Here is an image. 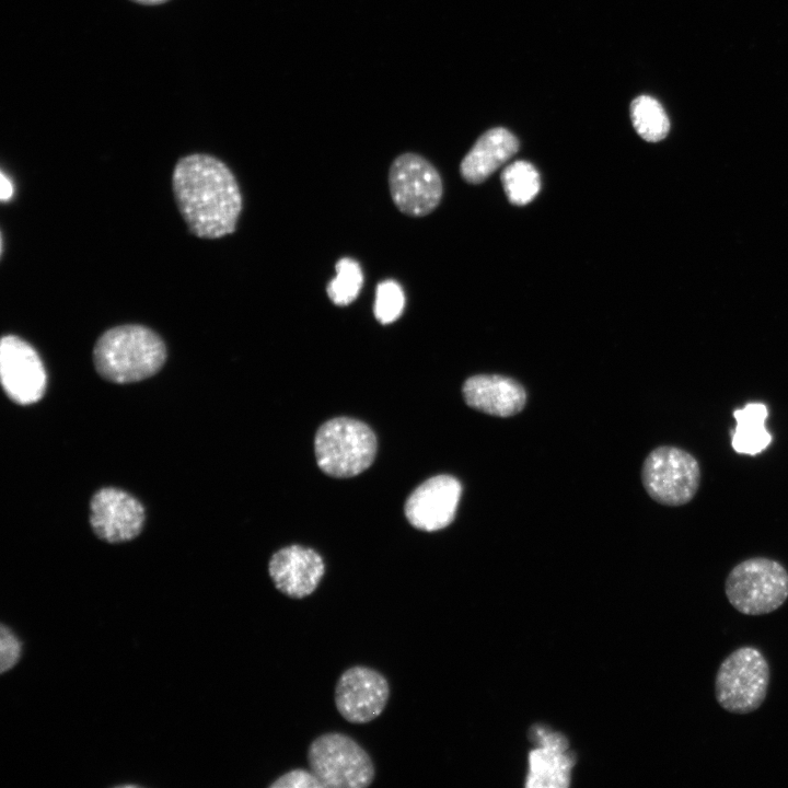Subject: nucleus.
Returning a JSON list of instances; mask_svg holds the SVG:
<instances>
[{
    "label": "nucleus",
    "instance_id": "5",
    "mask_svg": "<svg viewBox=\"0 0 788 788\" xmlns=\"http://www.w3.org/2000/svg\"><path fill=\"white\" fill-rule=\"evenodd\" d=\"M770 669L755 647L733 650L720 663L715 676V697L730 714L746 715L757 710L767 696Z\"/></svg>",
    "mask_w": 788,
    "mask_h": 788
},
{
    "label": "nucleus",
    "instance_id": "14",
    "mask_svg": "<svg viewBox=\"0 0 788 788\" xmlns=\"http://www.w3.org/2000/svg\"><path fill=\"white\" fill-rule=\"evenodd\" d=\"M268 572L277 590L289 598L303 599L316 590L325 564L316 551L294 544L270 557Z\"/></svg>",
    "mask_w": 788,
    "mask_h": 788
},
{
    "label": "nucleus",
    "instance_id": "4",
    "mask_svg": "<svg viewBox=\"0 0 788 788\" xmlns=\"http://www.w3.org/2000/svg\"><path fill=\"white\" fill-rule=\"evenodd\" d=\"M729 603L741 614L758 616L778 610L788 599V570L767 557L740 561L725 580Z\"/></svg>",
    "mask_w": 788,
    "mask_h": 788
},
{
    "label": "nucleus",
    "instance_id": "22",
    "mask_svg": "<svg viewBox=\"0 0 788 788\" xmlns=\"http://www.w3.org/2000/svg\"><path fill=\"white\" fill-rule=\"evenodd\" d=\"M270 788H323L324 785L312 770L297 768L278 777Z\"/></svg>",
    "mask_w": 788,
    "mask_h": 788
},
{
    "label": "nucleus",
    "instance_id": "23",
    "mask_svg": "<svg viewBox=\"0 0 788 788\" xmlns=\"http://www.w3.org/2000/svg\"><path fill=\"white\" fill-rule=\"evenodd\" d=\"M21 654V642L10 628L1 625L0 629V671L4 673L18 662Z\"/></svg>",
    "mask_w": 788,
    "mask_h": 788
},
{
    "label": "nucleus",
    "instance_id": "12",
    "mask_svg": "<svg viewBox=\"0 0 788 788\" xmlns=\"http://www.w3.org/2000/svg\"><path fill=\"white\" fill-rule=\"evenodd\" d=\"M462 485L451 475H437L420 484L405 502V514L416 529L434 532L455 518Z\"/></svg>",
    "mask_w": 788,
    "mask_h": 788
},
{
    "label": "nucleus",
    "instance_id": "25",
    "mask_svg": "<svg viewBox=\"0 0 788 788\" xmlns=\"http://www.w3.org/2000/svg\"><path fill=\"white\" fill-rule=\"evenodd\" d=\"M134 2L144 4V5H157L167 2L169 0H131Z\"/></svg>",
    "mask_w": 788,
    "mask_h": 788
},
{
    "label": "nucleus",
    "instance_id": "16",
    "mask_svg": "<svg viewBox=\"0 0 788 788\" xmlns=\"http://www.w3.org/2000/svg\"><path fill=\"white\" fill-rule=\"evenodd\" d=\"M518 149L519 141L509 130L501 127L489 129L462 160L461 175L467 183L479 184L507 163Z\"/></svg>",
    "mask_w": 788,
    "mask_h": 788
},
{
    "label": "nucleus",
    "instance_id": "1",
    "mask_svg": "<svg viewBox=\"0 0 788 788\" xmlns=\"http://www.w3.org/2000/svg\"><path fill=\"white\" fill-rule=\"evenodd\" d=\"M172 188L189 231L200 239H219L236 230L242 196L232 171L219 159L194 153L174 166Z\"/></svg>",
    "mask_w": 788,
    "mask_h": 788
},
{
    "label": "nucleus",
    "instance_id": "17",
    "mask_svg": "<svg viewBox=\"0 0 788 788\" xmlns=\"http://www.w3.org/2000/svg\"><path fill=\"white\" fill-rule=\"evenodd\" d=\"M735 428L731 437L733 450L740 454L756 455L772 442L765 427L768 409L763 403H748L733 412Z\"/></svg>",
    "mask_w": 788,
    "mask_h": 788
},
{
    "label": "nucleus",
    "instance_id": "18",
    "mask_svg": "<svg viewBox=\"0 0 788 788\" xmlns=\"http://www.w3.org/2000/svg\"><path fill=\"white\" fill-rule=\"evenodd\" d=\"M630 118L637 134L650 142L662 140L670 129L663 107L649 95H640L631 102Z\"/></svg>",
    "mask_w": 788,
    "mask_h": 788
},
{
    "label": "nucleus",
    "instance_id": "11",
    "mask_svg": "<svg viewBox=\"0 0 788 788\" xmlns=\"http://www.w3.org/2000/svg\"><path fill=\"white\" fill-rule=\"evenodd\" d=\"M146 519L144 508L134 496L114 487L97 490L90 501V523L95 535L108 543L138 536Z\"/></svg>",
    "mask_w": 788,
    "mask_h": 788
},
{
    "label": "nucleus",
    "instance_id": "21",
    "mask_svg": "<svg viewBox=\"0 0 788 788\" xmlns=\"http://www.w3.org/2000/svg\"><path fill=\"white\" fill-rule=\"evenodd\" d=\"M405 296L401 285L392 279L376 286L373 312L381 324L395 322L403 313Z\"/></svg>",
    "mask_w": 788,
    "mask_h": 788
},
{
    "label": "nucleus",
    "instance_id": "13",
    "mask_svg": "<svg viewBox=\"0 0 788 788\" xmlns=\"http://www.w3.org/2000/svg\"><path fill=\"white\" fill-rule=\"evenodd\" d=\"M536 745L529 754L526 787L566 788L570 785L576 757L560 732L535 726L530 733Z\"/></svg>",
    "mask_w": 788,
    "mask_h": 788
},
{
    "label": "nucleus",
    "instance_id": "7",
    "mask_svg": "<svg viewBox=\"0 0 788 788\" xmlns=\"http://www.w3.org/2000/svg\"><path fill=\"white\" fill-rule=\"evenodd\" d=\"M640 476L649 497L670 507L690 502L700 485L698 461L686 450L673 445L653 449L642 463Z\"/></svg>",
    "mask_w": 788,
    "mask_h": 788
},
{
    "label": "nucleus",
    "instance_id": "10",
    "mask_svg": "<svg viewBox=\"0 0 788 788\" xmlns=\"http://www.w3.org/2000/svg\"><path fill=\"white\" fill-rule=\"evenodd\" d=\"M389 696L386 679L376 670L363 665L344 671L335 686L336 708L352 723H366L379 717Z\"/></svg>",
    "mask_w": 788,
    "mask_h": 788
},
{
    "label": "nucleus",
    "instance_id": "19",
    "mask_svg": "<svg viewBox=\"0 0 788 788\" xmlns=\"http://www.w3.org/2000/svg\"><path fill=\"white\" fill-rule=\"evenodd\" d=\"M501 183L509 201L515 206L531 202L541 189L537 170L528 161H515L501 173Z\"/></svg>",
    "mask_w": 788,
    "mask_h": 788
},
{
    "label": "nucleus",
    "instance_id": "9",
    "mask_svg": "<svg viewBox=\"0 0 788 788\" xmlns=\"http://www.w3.org/2000/svg\"><path fill=\"white\" fill-rule=\"evenodd\" d=\"M0 376L10 399L20 405L38 402L45 394L47 374L35 348L15 335L0 343Z\"/></svg>",
    "mask_w": 788,
    "mask_h": 788
},
{
    "label": "nucleus",
    "instance_id": "20",
    "mask_svg": "<svg viewBox=\"0 0 788 788\" xmlns=\"http://www.w3.org/2000/svg\"><path fill=\"white\" fill-rule=\"evenodd\" d=\"M336 276L327 285L326 292L331 301L339 306L350 304L359 294L363 275L358 262L344 257L336 264Z\"/></svg>",
    "mask_w": 788,
    "mask_h": 788
},
{
    "label": "nucleus",
    "instance_id": "15",
    "mask_svg": "<svg viewBox=\"0 0 788 788\" xmlns=\"http://www.w3.org/2000/svg\"><path fill=\"white\" fill-rule=\"evenodd\" d=\"M462 394L471 408L496 417L514 416L526 404V392L522 384L500 374L470 376L463 383Z\"/></svg>",
    "mask_w": 788,
    "mask_h": 788
},
{
    "label": "nucleus",
    "instance_id": "6",
    "mask_svg": "<svg viewBox=\"0 0 788 788\" xmlns=\"http://www.w3.org/2000/svg\"><path fill=\"white\" fill-rule=\"evenodd\" d=\"M308 761L324 788H364L374 779V766L367 751L343 733L328 732L314 739Z\"/></svg>",
    "mask_w": 788,
    "mask_h": 788
},
{
    "label": "nucleus",
    "instance_id": "3",
    "mask_svg": "<svg viewBox=\"0 0 788 788\" xmlns=\"http://www.w3.org/2000/svg\"><path fill=\"white\" fill-rule=\"evenodd\" d=\"M314 451L322 472L337 478L352 477L366 471L374 461L376 438L364 422L337 417L318 428Z\"/></svg>",
    "mask_w": 788,
    "mask_h": 788
},
{
    "label": "nucleus",
    "instance_id": "24",
    "mask_svg": "<svg viewBox=\"0 0 788 788\" xmlns=\"http://www.w3.org/2000/svg\"><path fill=\"white\" fill-rule=\"evenodd\" d=\"M13 195V186L10 179L1 172L0 174V198L2 201L9 200Z\"/></svg>",
    "mask_w": 788,
    "mask_h": 788
},
{
    "label": "nucleus",
    "instance_id": "8",
    "mask_svg": "<svg viewBox=\"0 0 788 788\" xmlns=\"http://www.w3.org/2000/svg\"><path fill=\"white\" fill-rule=\"evenodd\" d=\"M389 186L395 206L412 217L430 213L442 197V181L438 171L416 153H404L393 161Z\"/></svg>",
    "mask_w": 788,
    "mask_h": 788
},
{
    "label": "nucleus",
    "instance_id": "2",
    "mask_svg": "<svg viewBox=\"0 0 788 788\" xmlns=\"http://www.w3.org/2000/svg\"><path fill=\"white\" fill-rule=\"evenodd\" d=\"M166 357L161 336L140 324H124L105 331L93 348L95 370L114 383L148 379L161 370Z\"/></svg>",
    "mask_w": 788,
    "mask_h": 788
}]
</instances>
